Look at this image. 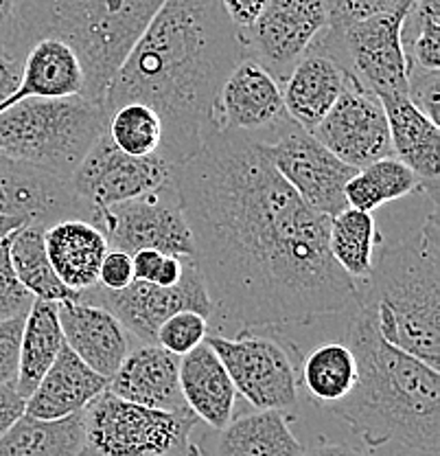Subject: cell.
I'll return each mask as SVG.
<instances>
[{
    "instance_id": "6da1fadb",
    "label": "cell",
    "mask_w": 440,
    "mask_h": 456,
    "mask_svg": "<svg viewBox=\"0 0 440 456\" xmlns=\"http://www.w3.org/2000/svg\"><path fill=\"white\" fill-rule=\"evenodd\" d=\"M172 180L217 325H307L355 305L357 283L329 253L331 217L302 202L261 142L212 132Z\"/></svg>"
},
{
    "instance_id": "7a4b0ae2",
    "label": "cell",
    "mask_w": 440,
    "mask_h": 456,
    "mask_svg": "<svg viewBox=\"0 0 440 456\" xmlns=\"http://www.w3.org/2000/svg\"><path fill=\"white\" fill-rule=\"evenodd\" d=\"M244 57L220 0H164L112 77L103 106L154 108L163 121L158 154L178 167L215 132L217 94Z\"/></svg>"
},
{
    "instance_id": "3957f363",
    "label": "cell",
    "mask_w": 440,
    "mask_h": 456,
    "mask_svg": "<svg viewBox=\"0 0 440 456\" xmlns=\"http://www.w3.org/2000/svg\"><path fill=\"white\" fill-rule=\"evenodd\" d=\"M347 345L357 360V382L331 406L368 448L386 444L438 452L440 378L414 355L388 345L371 314L355 305Z\"/></svg>"
},
{
    "instance_id": "277c9868",
    "label": "cell",
    "mask_w": 440,
    "mask_h": 456,
    "mask_svg": "<svg viewBox=\"0 0 440 456\" xmlns=\"http://www.w3.org/2000/svg\"><path fill=\"white\" fill-rule=\"evenodd\" d=\"M355 305L371 314L388 345L440 369L438 204L414 232L381 241L371 274L357 281Z\"/></svg>"
},
{
    "instance_id": "5b68a950",
    "label": "cell",
    "mask_w": 440,
    "mask_h": 456,
    "mask_svg": "<svg viewBox=\"0 0 440 456\" xmlns=\"http://www.w3.org/2000/svg\"><path fill=\"white\" fill-rule=\"evenodd\" d=\"M163 3L164 0H20L22 40L27 51L46 37L68 45L84 69L82 97L103 106L112 77Z\"/></svg>"
},
{
    "instance_id": "8992f818",
    "label": "cell",
    "mask_w": 440,
    "mask_h": 456,
    "mask_svg": "<svg viewBox=\"0 0 440 456\" xmlns=\"http://www.w3.org/2000/svg\"><path fill=\"white\" fill-rule=\"evenodd\" d=\"M106 126V108L82 94L25 99L0 112V154L68 183Z\"/></svg>"
},
{
    "instance_id": "52a82bcc",
    "label": "cell",
    "mask_w": 440,
    "mask_h": 456,
    "mask_svg": "<svg viewBox=\"0 0 440 456\" xmlns=\"http://www.w3.org/2000/svg\"><path fill=\"white\" fill-rule=\"evenodd\" d=\"M197 417L184 411H158L103 391L84 408V445L77 456H188Z\"/></svg>"
},
{
    "instance_id": "ba28073f",
    "label": "cell",
    "mask_w": 440,
    "mask_h": 456,
    "mask_svg": "<svg viewBox=\"0 0 440 456\" xmlns=\"http://www.w3.org/2000/svg\"><path fill=\"white\" fill-rule=\"evenodd\" d=\"M404 16L405 12H395L344 27L326 25L311 46L335 57L380 102L408 97V60L401 45Z\"/></svg>"
},
{
    "instance_id": "9c48e42d",
    "label": "cell",
    "mask_w": 440,
    "mask_h": 456,
    "mask_svg": "<svg viewBox=\"0 0 440 456\" xmlns=\"http://www.w3.org/2000/svg\"><path fill=\"white\" fill-rule=\"evenodd\" d=\"M206 342L221 360L235 391L254 411H278L293 417L298 406V370L290 351L276 338L236 331L235 338L208 334Z\"/></svg>"
},
{
    "instance_id": "30bf717a",
    "label": "cell",
    "mask_w": 440,
    "mask_h": 456,
    "mask_svg": "<svg viewBox=\"0 0 440 456\" xmlns=\"http://www.w3.org/2000/svg\"><path fill=\"white\" fill-rule=\"evenodd\" d=\"M94 226L101 228L110 250L127 255L158 250L164 255L193 256V237L173 180L140 198L99 208Z\"/></svg>"
},
{
    "instance_id": "8fae6325",
    "label": "cell",
    "mask_w": 440,
    "mask_h": 456,
    "mask_svg": "<svg viewBox=\"0 0 440 456\" xmlns=\"http://www.w3.org/2000/svg\"><path fill=\"white\" fill-rule=\"evenodd\" d=\"M77 301L92 303V305L115 314L121 325L130 331L132 338L139 340L140 345H156L158 327L178 312L193 310L206 316L208 321L212 318L211 297H208L204 279H202V273L193 256L187 259L184 277L172 288L132 281L125 289L112 292V289L101 288L97 283L79 292Z\"/></svg>"
},
{
    "instance_id": "7c38bea8",
    "label": "cell",
    "mask_w": 440,
    "mask_h": 456,
    "mask_svg": "<svg viewBox=\"0 0 440 456\" xmlns=\"http://www.w3.org/2000/svg\"><path fill=\"white\" fill-rule=\"evenodd\" d=\"M261 147L274 169L311 211L333 217L348 207L344 187L357 169L342 163L311 132L290 121Z\"/></svg>"
},
{
    "instance_id": "4fadbf2b",
    "label": "cell",
    "mask_w": 440,
    "mask_h": 456,
    "mask_svg": "<svg viewBox=\"0 0 440 456\" xmlns=\"http://www.w3.org/2000/svg\"><path fill=\"white\" fill-rule=\"evenodd\" d=\"M326 25L324 0H269L239 37L245 57L283 84Z\"/></svg>"
},
{
    "instance_id": "5bb4252c",
    "label": "cell",
    "mask_w": 440,
    "mask_h": 456,
    "mask_svg": "<svg viewBox=\"0 0 440 456\" xmlns=\"http://www.w3.org/2000/svg\"><path fill=\"white\" fill-rule=\"evenodd\" d=\"M172 165L160 154L147 159L123 154L103 132L68 178V187L82 202L99 211L156 191L172 180Z\"/></svg>"
},
{
    "instance_id": "9a60e30c",
    "label": "cell",
    "mask_w": 440,
    "mask_h": 456,
    "mask_svg": "<svg viewBox=\"0 0 440 456\" xmlns=\"http://www.w3.org/2000/svg\"><path fill=\"white\" fill-rule=\"evenodd\" d=\"M311 134L353 169L395 156L380 97L364 88L353 75H348L338 102Z\"/></svg>"
},
{
    "instance_id": "2e32d148",
    "label": "cell",
    "mask_w": 440,
    "mask_h": 456,
    "mask_svg": "<svg viewBox=\"0 0 440 456\" xmlns=\"http://www.w3.org/2000/svg\"><path fill=\"white\" fill-rule=\"evenodd\" d=\"M290 121L281 82L259 61L244 57L217 94L212 112L215 132H233L257 142H269Z\"/></svg>"
},
{
    "instance_id": "e0dca14e",
    "label": "cell",
    "mask_w": 440,
    "mask_h": 456,
    "mask_svg": "<svg viewBox=\"0 0 440 456\" xmlns=\"http://www.w3.org/2000/svg\"><path fill=\"white\" fill-rule=\"evenodd\" d=\"M0 216L49 228L64 220H88L94 224L97 211L75 196L68 183L49 171L0 154Z\"/></svg>"
},
{
    "instance_id": "ac0fdd59",
    "label": "cell",
    "mask_w": 440,
    "mask_h": 456,
    "mask_svg": "<svg viewBox=\"0 0 440 456\" xmlns=\"http://www.w3.org/2000/svg\"><path fill=\"white\" fill-rule=\"evenodd\" d=\"M58 318L66 346L106 379L116 373L132 351L130 331L115 314L103 307L84 301H64L58 303Z\"/></svg>"
},
{
    "instance_id": "d6986e66",
    "label": "cell",
    "mask_w": 440,
    "mask_h": 456,
    "mask_svg": "<svg viewBox=\"0 0 440 456\" xmlns=\"http://www.w3.org/2000/svg\"><path fill=\"white\" fill-rule=\"evenodd\" d=\"M180 358L158 345L134 346L108 382L112 395L158 411H184L180 393Z\"/></svg>"
},
{
    "instance_id": "ffe728a7",
    "label": "cell",
    "mask_w": 440,
    "mask_h": 456,
    "mask_svg": "<svg viewBox=\"0 0 440 456\" xmlns=\"http://www.w3.org/2000/svg\"><path fill=\"white\" fill-rule=\"evenodd\" d=\"M348 75L335 57L309 46L281 84L287 117L302 130L314 132L342 94Z\"/></svg>"
},
{
    "instance_id": "44dd1931",
    "label": "cell",
    "mask_w": 440,
    "mask_h": 456,
    "mask_svg": "<svg viewBox=\"0 0 440 456\" xmlns=\"http://www.w3.org/2000/svg\"><path fill=\"white\" fill-rule=\"evenodd\" d=\"M390 130L392 154L414 171L420 191L438 204L440 175V130L423 112L416 110L408 97L381 99Z\"/></svg>"
},
{
    "instance_id": "7402d4cb",
    "label": "cell",
    "mask_w": 440,
    "mask_h": 456,
    "mask_svg": "<svg viewBox=\"0 0 440 456\" xmlns=\"http://www.w3.org/2000/svg\"><path fill=\"white\" fill-rule=\"evenodd\" d=\"M108 382L110 379L84 364L64 342L55 362L27 397L25 415L46 421L64 419L84 411L94 397L108 391Z\"/></svg>"
},
{
    "instance_id": "603a6c76",
    "label": "cell",
    "mask_w": 440,
    "mask_h": 456,
    "mask_svg": "<svg viewBox=\"0 0 440 456\" xmlns=\"http://www.w3.org/2000/svg\"><path fill=\"white\" fill-rule=\"evenodd\" d=\"M178 378L184 403L197 419L212 430H221L233 419L235 384L206 340L180 358Z\"/></svg>"
},
{
    "instance_id": "cb8c5ba5",
    "label": "cell",
    "mask_w": 440,
    "mask_h": 456,
    "mask_svg": "<svg viewBox=\"0 0 440 456\" xmlns=\"http://www.w3.org/2000/svg\"><path fill=\"white\" fill-rule=\"evenodd\" d=\"M84 94V69L64 42L46 37L27 51L18 88L0 103V112L25 99H58Z\"/></svg>"
},
{
    "instance_id": "d4e9b609",
    "label": "cell",
    "mask_w": 440,
    "mask_h": 456,
    "mask_svg": "<svg viewBox=\"0 0 440 456\" xmlns=\"http://www.w3.org/2000/svg\"><path fill=\"white\" fill-rule=\"evenodd\" d=\"M44 246L60 281L77 294L99 283V268L110 250L101 228L88 220H64L44 228Z\"/></svg>"
},
{
    "instance_id": "484cf974",
    "label": "cell",
    "mask_w": 440,
    "mask_h": 456,
    "mask_svg": "<svg viewBox=\"0 0 440 456\" xmlns=\"http://www.w3.org/2000/svg\"><path fill=\"white\" fill-rule=\"evenodd\" d=\"M285 412L252 411L233 417L217 430L208 454L202 456H300L302 444L293 435Z\"/></svg>"
},
{
    "instance_id": "4316f807",
    "label": "cell",
    "mask_w": 440,
    "mask_h": 456,
    "mask_svg": "<svg viewBox=\"0 0 440 456\" xmlns=\"http://www.w3.org/2000/svg\"><path fill=\"white\" fill-rule=\"evenodd\" d=\"M61 345L64 336L58 318V303L33 298L22 327L18 378L13 384L18 395L27 399L36 391L40 379L58 358Z\"/></svg>"
},
{
    "instance_id": "83f0119b",
    "label": "cell",
    "mask_w": 440,
    "mask_h": 456,
    "mask_svg": "<svg viewBox=\"0 0 440 456\" xmlns=\"http://www.w3.org/2000/svg\"><path fill=\"white\" fill-rule=\"evenodd\" d=\"M84 445V411L46 421L22 415L0 435V456H77Z\"/></svg>"
},
{
    "instance_id": "f1b7e54d",
    "label": "cell",
    "mask_w": 440,
    "mask_h": 456,
    "mask_svg": "<svg viewBox=\"0 0 440 456\" xmlns=\"http://www.w3.org/2000/svg\"><path fill=\"white\" fill-rule=\"evenodd\" d=\"M357 382V360L347 342H324L302 360L298 384L316 406H335Z\"/></svg>"
},
{
    "instance_id": "f546056e",
    "label": "cell",
    "mask_w": 440,
    "mask_h": 456,
    "mask_svg": "<svg viewBox=\"0 0 440 456\" xmlns=\"http://www.w3.org/2000/svg\"><path fill=\"white\" fill-rule=\"evenodd\" d=\"M381 241L372 213L347 207L329 220V253L355 283L368 279Z\"/></svg>"
},
{
    "instance_id": "4dcf8cb0",
    "label": "cell",
    "mask_w": 440,
    "mask_h": 456,
    "mask_svg": "<svg viewBox=\"0 0 440 456\" xmlns=\"http://www.w3.org/2000/svg\"><path fill=\"white\" fill-rule=\"evenodd\" d=\"M13 270L33 298L49 303L77 301L79 294L66 288L55 274L44 246V228L25 224L12 232L9 241Z\"/></svg>"
},
{
    "instance_id": "1f68e13d",
    "label": "cell",
    "mask_w": 440,
    "mask_h": 456,
    "mask_svg": "<svg viewBox=\"0 0 440 456\" xmlns=\"http://www.w3.org/2000/svg\"><path fill=\"white\" fill-rule=\"evenodd\" d=\"M414 191H420V180L414 171L396 156H386L355 171L344 187V198L348 207L372 213L381 204L395 202Z\"/></svg>"
},
{
    "instance_id": "d6a6232c",
    "label": "cell",
    "mask_w": 440,
    "mask_h": 456,
    "mask_svg": "<svg viewBox=\"0 0 440 456\" xmlns=\"http://www.w3.org/2000/svg\"><path fill=\"white\" fill-rule=\"evenodd\" d=\"M108 136L127 156L147 159L160 151L163 121L154 108L139 102H127L108 112Z\"/></svg>"
},
{
    "instance_id": "836d02e7",
    "label": "cell",
    "mask_w": 440,
    "mask_h": 456,
    "mask_svg": "<svg viewBox=\"0 0 440 456\" xmlns=\"http://www.w3.org/2000/svg\"><path fill=\"white\" fill-rule=\"evenodd\" d=\"M408 66L440 70V0H414L401 25Z\"/></svg>"
},
{
    "instance_id": "e575fe53",
    "label": "cell",
    "mask_w": 440,
    "mask_h": 456,
    "mask_svg": "<svg viewBox=\"0 0 440 456\" xmlns=\"http://www.w3.org/2000/svg\"><path fill=\"white\" fill-rule=\"evenodd\" d=\"M208 334H211V321L206 316H202V314L184 310L169 316L158 327V331H156V345L163 346L169 354L182 358L188 351L196 349L197 345H202Z\"/></svg>"
},
{
    "instance_id": "d590c367",
    "label": "cell",
    "mask_w": 440,
    "mask_h": 456,
    "mask_svg": "<svg viewBox=\"0 0 440 456\" xmlns=\"http://www.w3.org/2000/svg\"><path fill=\"white\" fill-rule=\"evenodd\" d=\"M187 259L191 256L164 255L158 250H139L132 255L134 265V281H145L160 285V288H172L180 283L187 268Z\"/></svg>"
},
{
    "instance_id": "8d00e7d4",
    "label": "cell",
    "mask_w": 440,
    "mask_h": 456,
    "mask_svg": "<svg viewBox=\"0 0 440 456\" xmlns=\"http://www.w3.org/2000/svg\"><path fill=\"white\" fill-rule=\"evenodd\" d=\"M12 235L0 240V321H9L16 316H27L33 297L25 289L13 270L12 255H9Z\"/></svg>"
},
{
    "instance_id": "74e56055",
    "label": "cell",
    "mask_w": 440,
    "mask_h": 456,
    "mask_svg": "<svg viewBox=\"0 0 440 456\" xmlns=\"http://www.w3.org/2000/svg\"><path fill=\"white\" fill-rule=\"evenodd\" d=\"M329 25L344 27L381 13L408 12L414 0H324Z\"/></svg>"
},
{
    "instance_id": "f35d334b",
    "label": "cell",
    "mask_w": 440,
    "mask_h": 456,
    "mask_svg": "<svg viewBox=\"0 0 440 456\" xmlns=\"http://www.w3.org/2000/svg\"><path fill=\"white\" fill-rule=\"evenodd\" d=\"M408 99L429 121L440 123V70L408 66Z\"/></svg>"
},
{
    "instance_id": "ab89813d",
    "label": "cell",
    "mask_w": 440,
    "mask_h": 456,
    "mask_svg": "<svg viewBox=\"0 0 440 456\" xmlns=\"http://www.w3.org/2000/svg\"><path fill=\"white\" fill-rule=\"evenodd\" d=\"M22 327H25V316L0 321V388L16 384Z\"/></svg>"
},
{
    "instance_id": "60d3db41",
    "label": "cell",
    "mask_w": 440,
    "mask_h": 456,
    "mask_svg": "<svg viewBox=\"0 0 440 456\" xmlns=\"http://www.w3.org/2000/svg\"><path fill=\"white\" fill-rule=\"evenodd\" d=\"M0 51L27 55L20 27V0H0Z\"/></svg>"
},
{
    "instance_id": "b9f144b4",
    "label": "cell",
    "mask_w": 440,
    "mask_h": 456,
    "mask_svg": "<svg viewBox=\"0 0 440 456\" xmlns=\"http://www.w3.org/2000/svg\"><path fill=\"white\" fill-rule=\"evenodd\" d=\"M134 281V265H132V255L121 253V250H108L103 256V264L99 268V285L112 292L125 289Z\"/></svg>"
},
{
    "instance_id": "7bdbcfd3",
    "label": "cell",
    "mask_w": 440,
    "mask_h": 456,
    "mask_svg": "<svg viewBox=\"0 0 440 456\" xmlns=\"http://www.w3.org/2000/svg\"><path fill=\"white\" fill-rule=\"evenodd\" d=\"M220 3L236 31L244 33L245 28L252 27V22L257 20L269 0H220Z\"/></svg>"
},
{
    "instance_id": "ee69618b",
    "label": "cell",
    "mask_w": 440,
    "mask_h": 456,
    "mask_svg": "<svg viewBox=\"0 0 440 456\" xmlns=\"http://www.w3.org/2000/svg\"><path fill=\"white\" fill-rule=\"evenodd\" d=\"M22 61L25 57L0 51V103L18 88L22 77Z\"/></svg>"
},
{
    "instance_id": "f6af8a7d",
    "label": "cell",
    "mask_w": 440,
    "mask_h": 456,
    "mask_svg": "<svg viewBox=\"0 0 440 456\" xmlns=\"http://www.w3.org/2000/svg\"><path fill=\"white\" fill-rule=\"evenodd\" d=\"M25 402L27 399L18 395L13 387L0 388V435L25 415Z\"/></svg>"
},
{
    "instance_id": "bcb514c9",
    "label": "cell",
    "mask_w": 440,
    "mask_h": 456,
    "mask_svg": "<svg viewBox=\"0 0 440 456\" xmlns=\"http://www.w3.org/2000/svg\"><path fill=\"white\" fill-rule=\"evenodd\" d=\"M300 456H371V454L347 444H326V441H323V444L314 445L311 450H302Z\"/></svg>"
},
{
    "instance_id": "7dc6e473",
    "label": "cell",
    "mask_w": 440,
    "mask_h": 456,
    "mask_svg": "<svg viewBox=\"0 0 440 456\" xmlns=\"http://www.w3.org/2000/svg\"><path fill=\"white\" fill-rule=\"evenodd\" d=\"M20 226H25V222L22 220H16V217H9V216H0V240L12 235V232L18 231Z\"/></svg>"
},
{
    "instance_id": "c3c4849f",
    "label": "cell",
    "mask_w": 440,
    "mask_h": 456,
    "mask_svg": "<svg viewBox=\"0 0 440 456\" xmlns=\"http://www.w3.org/2000/svg\"><path fill=\"white\" fill-rule=\"evenodd\" d=\"M188 456H202V452H196V454H188Z\"/></svg>"
}]
</instances>
